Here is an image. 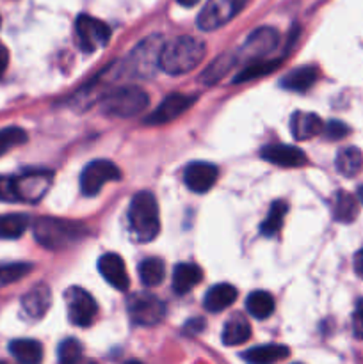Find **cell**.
<instances>
[{
    "instance_id": "41",
    "label": "cell",
    "mask_w": 363,
    "mask_h": 364,
    "mask_svg": "<svg viewBox=\"0 0 363 364\" xmlns=\"http://www.w3.org/2000/svg\"><path fill=\"white\" fill-rule=\"evenodd\" d=\"M177 2L180 4V6H184V7H192V6H196L199 0H177Z\"/></svg>"
},
{
    "instance_id": "2",
    "label": "cell",
    "mask_w": 363,
    "mask_h": 364,
    "mask_svg": "<svg viewBox=\"0 0 363 364\" xmlns=\"http://www.w3.org/2000/svg\"><path fill=\"white\" fill-rule=\"evenodd\" d=\"M128 230L139 244L155 240L160 231V213L157 198L148 191L137 192L128 208Z\"/></svg>"
},
{
    "instance_id": "31",
    "label": "cell",
    "mask_w": 363,
    "mask_h": 364,
    "mask_svg": "<svg viewBox=\"0 0 363 364\" xmlns=\"http://www.w3.org/2000/svg\"><path fill=\"white\" fill-rule=\"evenodd\" d=\"M281 64V59H267V57H262V59H253V63L249 66H246L241 73L235 77V84L238 82H248V80H255V78L263 77V75L270 73V71L276 70L278 66Z\"/></svg>"
},
{
    "instance_id": "33",
    "label": "cell",
    "mask_w": 363,
    "mask_h": 364,
    "mask_svg": "<svg viewBox=\"0 0 363 364\" xmlns=\"http://www.w3.org/2000/svg\"><path fill=\"white\" fill-rule=\"evenodd\" d=\"M32 272V265L28 263H11V265H0V288L18 283L25 276Z\"/></svg>"
},
{
    "instance_id": "23",
    "label": "cell",
    "mask_w": 363,
    "mask_h": 364,
    "mask_svg": "<svg viewBox=\"0 0 363 364\" xmlns=\"http://www.w3.org/2000/svg\"><path fill=\"white\" fill-rule=\"evenodd\" d=\"M358 203L352 194L347 191H338L333 199V217L342 224H351L358 217Z\"/></svg>"
},
{
    "instance_id": "34",
    "label": "cell",
    "mask_w": 363,
    "mask_h": 364,
    "mask_svg": "<svg viewBox=\"0 0 363 364\" xmlns=\"http://www.w3.org/2000/svg\"><path fill=\"white\" fill-rule=\"evenodd\" d=\"M82 358V345L73 338H68L59 345V361L63 364L77 363Z\"/></svg>"
},
{
    "instance_id": "16",
    "label": "cell",
    "mask_w": 363,
    "mask_h": 364,
    "mask_svg": "<svg viewBox=\"0 0 363 364\" xmlns=\"http://www.w3.org/2000/svg\"><path fill=\"white\" fill-rule=\"evenodd\" d=\"M278 43H280V34L274 28L262 27L249 36L242 52H246V55L253 59H262L276 48Z\"/></svg>"
},
{
    "instance_id": "38",
    "label": "cell",
    "mask_w": 363,
    "mask_h": 364,
    "mask_svg": "<svg viewBox=\"0 0 363 364\" xmlns=\"http://www.w3.org/2000/svg\"><path fill=\"white\" fill-rule=\"evenodd\" d=\"M205 329V322L201 318L198 320H189L187 327H185V333H191V334H198Z\"/></svg>"
},
{
    "instance_id": "8",
    "label": "cell",
    "mask_w": 363,
    "mask_h": 364,
    "mask_svg": "<svg viewBox=\"0 0 363 364\" xmlns=\"http://www.w3.org/2000/svg\"><path fill=\"white\" fill-rule=\"evenodd\" d=\"M75 28H77L78 46L88 53L103 48L110 39V28L102 20H96L89 14H80Z\"/></svg>"
},
{
    "instance_id": "29",
    "label": "cell",
    "mask_w": 363,
    "mask_h": 364,
    "mask_svg": "<svg viewBox=\"0 0 363 364\" xmlns=\"http://www.w3.org/2000/svg\"><path fill=\"white\" fill-rule=\"evenodd\" d=\"M166 277V267L160 258H148L139 265V279L144 287H159Z\"/></svg>"
},
{
    "instance_id": "6",
    "label": "cell",
    "mask_w": 363,
    "mask_h": 364,
    "mask_svg": "<svg viewBox=\"0 0 363 364\" xmlns=\"http://www.w3.org/2000/svg\"><path fill=\"white\" fill-rule=\"evenodd\" d=\"M248 0H209L198 16V27L201 31H217L233 20Z\"/></svg>"
},
{
    "instance_id": "5",
    "label": "cell",
    "mask_w": 363,
    "mask_h": 364,
    "mask_svg": "<svg viewBox=\"0 0 363 364\" xmlns=\"http://www.w3.org/2000/svg\"><path fill=\"white\" fill-rule=\"evenodd\" d=\"M128 316L135 326H159L166 316V306L153 294H134L127 301Z\"/></svg>"
},
{
    "instance_id": "19",
    "label": "cell",
    "mask_w": 363,
    "mask_h": 364,
    "mask_svg": "<svg viewBox=\"0 0 363 364\" xmlns=\"http://www.w3.org/2000/svg\"><path fill=\"white\" fill-rule=\"evenodd\" d=\"M237 288L228 283H219L206 291L203 306H205L206 311L221 313L237 301Z\"/></svg>"
},
{
    "instance_id": "3",
    "label": "cell",
    "mask_w": 363,
    "mask_h": 364,
    "mask_svg": "<svg viewBox=\"0 0 363 364\" xmlns=\"http://www.w3.org/2000/svg\"><path fill=\"white\" fill-rule=\"evenodd\" d=\"M85 228L84 224H78L75 220L52 219V217H41L34 223V237L38 244L50 251H59L66 249L84 238Z\"/></svg>"
},
{
    "instance_id": "27",
    "label": "cell",
    "mask_w": 363,
    "mask_h": 364,
    "mask_svg": "<svg viewBox=\"0 0 363 364\" xmlns=\"http://www.w3.org/2000/svg\"><path fill=\"white\" fill-rule=\"evenodd\" d=\"M28 219L23 213H7L0 215V238L2 240H16L27 231Z\"/></svg>"
},
{
    "instance_id": "28",
    "label": "cell",
    "mask_w": 363,
    "mask_h": 364,
    "mask_svg": "<svg viewBox=\"0 0 363 364\" xmlns=\"http://www.w3.org/2000/svg\"><path fill=\"white\" fill-rule=\"evenodd\" d=\"M335 166H337V171L342 174V176H356V174L362 171L363 166V155L358 148H344L337 155V160H335Z\"/></svg>"
},
{
    "instance_id": "30",
    "label": "cell",
    "mask_w": 363,
    "mask_h": 364,
    "mask_svg": "<svg viewBox=\"0 0 363 364\" xmlns=\"http://www.w3.org/2000/svg\"><path fill=\"white\" fill-rule=\"evenodd\" d=\"M287 212H288L287 203L274 201L273 205H270V210L269 213H267V217L263 219V223L260 224V233H262L263 237H274V235L283 228V220H285V215H287Z\"/></svg>"
},
{
    "instance_id": "15",
    "label": "cell",
    "mask_w": 363,
    "mask_h": 364,
    "mask_svg": "<svg viewBox=\"0 0 363 364\" xmlns=\"http://www.w3.org/2000/svg\"><path fill=\"white\" fill-rule=\"evenodd\" d=\"M262 159L280 167H302L308 159L299 148L290 144H269L262 148Z\"/></svg>"
},
{
    "instance_id": "1",
    "label": "cell",
    "mask_w": 363,
    "mask_h": 364,
    "mask_svg": "<svg viewBox=\"0 0 363 364\" xmlns=\"http://www.w3.org/2000/svg\"><path fill=\"white\" fill-rule=\"evenodd\" d=\"M206 55V46L201 39L192 36H180L164 43L159 68L167 75H185L199 66Z\"/></svg>"
},
{
    "instance_id": "40",
    "label": "cell",
    "mask_w": 363,
    "mask_h": 364,
    "mask_svg": "<svg viewBox=\"0 0 363 364\" xmlns=\"http://www.w3.org/2000/svg\"><path fill=\"white\" fill-rule=\"evenodd\" d=\"M354 272L359 279H363V249L354 255Z\"/></svg>"
},
{
    "instance_id": "25",
    "label": "cell",
    "mask_w": 363,
    "mask_h": 364,
    "mask_svg": "<svg viewBox=\"0 0 363 364\" xmlns=\"http://www.w3.org/2000/svg\"><path fill=\"white\" fill-rule=\"evenodd\" d=\"M251 338V326L242 316H233L228 320L223 329V343L226 347H238Z\"/></svg>"
},
{
    "instance_id": "13",
    "label": "cell",
    "mask_w": 363,
    "mask_h": 364,
    "mask_svg": "<svg viewBox=\"0 0 363 364\" xmlns=\"http://www.w3.org/2000/svg\"><path fill=\"white\" fill-rule=\"evenodd\" d=\"M219 171L210 162H191L184 171V181L189 191L205 194L216 185Z\"/></svg>"
},
{
    "instance_id": "39",
    "label": "cell",
    "mask_w": 363,
    "mask_h": 364,
    "mask_svg": "<svg viewBox=\"0 0 363 364\" xmlns=\"http://www.w3.org/2000/svg\"><path fill=\"white\" fill-rule=\"evenodd\" d=\"M7 64H9V52H7L6 46L0 43V77L6 73L7 70Z\"/></svg>"
},
{
    "instance_id": "22",
    "label": "cell",
    "mask_w": 363,
    "mask_h": 364,
    "mask_svg": "<svg viewBox=\"0 0 363 364\" xmlns=\"http://www.w3.org/2000/svg\"><path fill=\"white\" fill-rule=\"evenodd\" d=\"M317 77H319V71L313 66H302L299 70L290 71L288 75H285L283 80H281V85L287 91L294 92H306L310 87H313V84L317 82Z\"/></svg>"
},
{
    "instance_id": "10",
    "label": "cell",
    "mask_w": 363,
    "mask_h": 364,
    "mask_svg": "<svg viewBox=\"0 0 363 364\" xmlns=\"http://www.w3.org/2000/svg\"><path fill=\"white\" fill-rule=\"evenodd\" d=\"M53 180L50 171H28V173L14 176V188H16L18 201L36 203L46 194Z\"/></svg>"
},
{
    "instance_id": "21",
    "label": "cell",
    "mask_w": 363,
    "mask_h": 364,
    "mask_svg": "<svg viewBox=\"0 0 363 364\" xmlns=\"http://www.w3.org/2000/svg\"><path fill=\"white\" fill-rule=\"evenodd\" d=\"M290 355V350L285 345H260V347L249 348L248 352L242 354V359L253 364H269L287 359Z\"/></svg>"
},
{
    "instance_id": "36",
    "label": "cell",
    "mask_w": 363,
    "mask_h": 364,
    "mask_svg": "<svg viewBox=\"0 0 363 364\" xmlns=\"http://www.w3.org/2000/svg\"><path fill=\"white\" fill-rule=\"evenodd\" d=\"M0 201L18 203L14 176H0Z\"/></svg>"
},
{
    "instance_id": "26",
    "label": "cell",
    "mask_w": 363,
    "mask_h": 364,
    "mask_svg": "<svg viewBox=\"0 0 363 364\" xmlns=\"http://www.w3.org/2000/svg\"><path fill=\"white\" fill-rule=\"evenodd\" d=\"M246 309L249 315L256 320L269 318L274 313V299L269 291H253L248 299H246Z\"/></svg>"
},
{
    "instance_id": "4",
    "label": "cell",
    "mask_w": 363,
    "mask_h": 364,
    "mask_svg": "<svg viewBox=\"0 0 363 364\" xmlns=\"http://www.w3.org/2000/svg\"><path fill=\"white\" fill-rule=\"evenodd\" d=\"M148 103L149 98L142 89L135 87V85H125V87H117L105 95L102 105L105 114H110V116L132 117L144 110Z\"/></svg>"
},
{
    "instance_id": "20",
    "label": "cell",
    "mask_w": 363,
    "mask_h": 364,
    "mask_svg": "<svg viewBox=\"0 0 363 364\" xmlns=\"http://www.w3.org/2000/svg\"><path fill=\"white\" fill-rule=\"evenodd\" d=\"M203 279V270L194 263H180L173 270V290L178 295L189 294Z\"/></svg>"
},
{
    "instance_id": "7",
    "label": "cell",
    "mask_w": 363,
    "mask_h": 364,
    "mask_svg": "<svg viewBox=\"0 0 363 364\" xmlns=\"http://www.w3.org/2000/svg\"><path fill=\"white\" fill-rule=\"evenodd\" d=\"M121 171L117 169L116 164L109 160H95L88 164L80 174V191L82 194L91 198L96 196L103 188V185L109 181H120Z\"/></svg>"
},
{
    "instance_id": "43",
    "label": "cell",
    "mask_w": 363,
    "mask_h": 364,
    "mask_svg": "<svg viewBox=\"0 0 363 364\" xmlns=\"http://www.w3.org/2000/svg\"><path fill=\"white\" fill-rule=\"evenodd\" d=\"M0 21H2V20H0Z\"/></svg>"
},
{
    "instance_id": "11",
    "label": "cell",
    "mask_w": 363,
    "mask_h": 364,
    "mask_svg": "<svg viewBox=\"0 0 363 364\" xmlns=\"http://www.w3.org/2000/svg\"><path fill=\"white\" fill-rule=\"evenodd\" d=\"M162 46V39L153 38V36L146 39V41H142L130 57L134 73L141 75V77H149V75L155 73V70L159 68Z\"/></svg>"
},
{
    "instance_id": "12",
    "label": "cell",
    "mask_w": 363,
    "mask_h": 364,
    "mask_svg": "<svg viewBox=\"0 0 363 364\" xmlns=\"http://www.w3.org/2000/svg\"><path fill=\"white\" fill-rule=\"evenodd\" d=\"M196 103V96L182 95V92H173L167 96L162 103L155 109V112L146 117L148 124H166L180 117L182 114L187 112Z\"/></svg>"
},
{
    "instance_id": "18",
    "label": "cell",
    "mask_w": 363,
    "mask_h": 364,
    "mask_svg": "<svg viewBox=\"0 0 363 364\" xmlns=\"http://www.w3.org/2000/svg\"><path fill=\"white\" fill-rule=\"evenodd\" d=\"M50 308V290L46 284H36L32 290H28L27 294L21 299V309H23L25 315L32 320H38L41 316H45V313Z\"/></svg>"
},
{
    "instance_id": "14",
    "label": "cell",
    "mask_w": 363,
    "mask_h": 364,
    "mask_svg": "<svg viewBox=\"0 0 363 364\" xmlns=\"http://www.w3.org/2000/svg\"><path fill=\"white\" fill-rule=\"evenodd\" d=\"M98 270L103 279L112 288L120 291H127L130 288V279H128L127 267H125L123 258L116 252H107L98 259Z\"/></svg>"
},
{
    "instance_id": "35",
    "label": "cell",
    "mask_w": 363,
    "mask_h": 364,
    "mask_svg": "<svg viewBox=\"0 0 363 364\" xmlns=\"http://www.w3.org/2000/svg\"><path fill=\"white\" fill-rule=\"evenodd\" d=\"M324 134H326V137L330 139V141H340V139H344L345 135L349 134V127L345 123H342V121H337V119H331L330 123L324 127Z\"/></svg>"
},
{
    "instance_id": "32",
    "label": "cell",
    "mask_w": 363,
    "mask_h": 364,
    "mask_svg": "<svg viewBox=\"0 0 363 364\" xmlns=\"http://www.w3.org/2000/svg\"><path fill=\"white\" fill-rule=\"evenodd\" d=\"M27 142V132L20 127H7L0 130V156Z\"/></svg>"
},
{
    "instance_id": "9",
    "label": "cell",
    "mask_w": 363,
    "mask_h": 364,
    "mask_svg": "<svg viewBox=\"0 0 363 364\" xmlns=\"http://www.w3.org/2000/svg\"><path fill=\"white\" fill-rule=\"evenodd\" d=\"M64 301H66L68 308V318L73 326L77 327H89L95 320L98 306H96L95 299L82 288H68L64 294Z\"/></svg>"
},
{
    "instance_id": "17",
    "label": "cell",
    "mask_w": 363,
    "mask_h": 364,
    "mask_svg": "<svg viewBox=\"0 0 363 364\" xmlns=\"http://www.w3.org/2000/svg\"><path fill=\"white\" fill-rule=\"evenodd\" d=\"M322 130L324 121L317 114L298 110V112L290 116V132L298 141H308V139H313L315 135L322 134Z\"/></svg>"
},
{
    "instance_id": "42",
    "label": "cell",
    "mask_w": 363,
    "mask_h": 364,
    "mask_svg": "<svg viewBox=\"0 0 363 364\" xmlns=\"http://www.w3.org/2000/svg\"><path fill=\"white\" fill-rule=\"evenodd\" d=\"M358 199L363 203V185L358 188Z\"/></svg>"
},
{
    "instance_id": "24",
    "label": "cell",
    "mask_w": 363,
    "mask_h": 364,
    "mask_svg": "<svg viewBox=\"0 0 363 364\" xmlns=\"http://www.w3.org/2000/svg\"><path fill=\"white\" fill-rule=\"evenodd\" d=\"M9 352L18 363L38 364L43 359V347L36 340H14L9 343Z\"/></svg>"
},
{
    "instance_id": "37",
    "label": "cell",
    "mask_w": 363,
    "mask_h": 364,
    "mask_svg": "<svg viewBox=\"0 0 363 364\" xmlns=\"http://www.w3.org/2000/svg\"><path fill=\"white\" fill-rule=\"evenodd\" d=\"M352 333H354L356 338L363 340V299L358 301L354 315H352Z\"/></svg>"
}]
</instances>
